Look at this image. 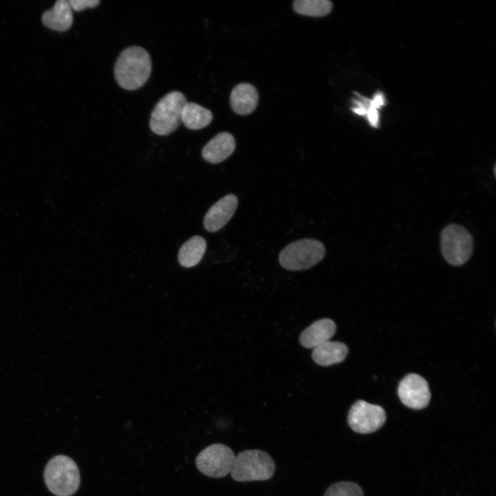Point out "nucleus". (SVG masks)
Returning a JSON list of instances; mask_svg holds the SVG:
<instances>
[{
    "mask_svg": "<svg viewBox=\"0 0 496 496\" xmlns=\"http://www.w3.org/2000/svg\"><path fill=\"white\" fill-rule=\"evenodd\" d=\"M336 331L335 323L331 319L318 320L306 328L300 335V344L307 349H314L327 342Z\"/></svg>",
    "mask_w": 496,
    "mask_h": 496,
    "instance_id": "obj_12",
    "label": "nucleus"
},
{
    "mask_svg": "<svg viewBox=\"0 0 496 496\" xmlns=\"http://www.w3.org/2000/svg\"><path fill=\"white\" fill-rule=\"evenodd\" d=\"M324 496H364L362 488L352 482H340L331 485Z\"/></svg>",
    "mask_w": 496,
    "mask_h": 496,
    "instance_id": "obj_19",
    "label": "nucleus"
},
{
    "mask_svg": "<svg viewBox=\"0 0 496 496\" xmlns=\"http://www.w3.org/2000/svg\"><path fill=\"white\" fill-rule=\"evenodd\" d=\"M473 249V238L464 227L451 224L441 234V250L444 259L453 266L464 264Z\"/></svg>",
    "mask_w": 496,
    "mask_h": 496,
    "instance_id": "obj_6",
    "label": "nucleus"
},
{
    "mask_svg": "<svg viewBox=\"0 0 496 496\" xmlns=\"http://www.w3.org/2000/svg\"><path fill=\"white\" fill-rule=\"evenodd\" d=\"M275 468L274 462L267 453L252 449L235 457L230 473L236 482L265 481L272 477Z\"/></svg>",
    "mask_w": 496,
    "mask_h": 496,
    "instance_id": "obj_3",
    "label": "nucleus"
},
{
    "mask_svg": "<svg viewBox=\"0 0 496 496\" xmlns=\"http://www.w3.org/2000/svg\"><path fill=\"white\" fill-rule=\"evenodd\" d=\"M347 421L353 431L370 433L383 426L386 421V413L380 406L358 400L350 409Z\"/></svg>",
    "mask_w": 496,
    "mask_h": 496,
    "instance_id": "obj_8",
    "label": "nucleus"
},
{
    "mask_svg": "<svg viewBox=\"0 0 496 496\" xmlns=\"http://www.w3.org/2000/svg\"><path fill=\"white\" fill-rule=\"evenodd\" d=\"M213 119L211 112L194 102H187L182 110L181 122L193 130L203 129L209 125Z\"/></svg>",
    "mask_w": 496,
    "mask_h": 496,
    "instance_id": "obj_16",
    "label": "nucleus"
},
{
    "mask_svg": "<svg viewBox=\"0 0 496 496\" xmlns=\"http://www.w3.org/2000/svg\"><path fill=\"white\" fill-rule=\"evenodd\" d=\"M235 455L227 446L217 443L204 448L196 459V465L203 474L214 478L226 476L231 471Z\"/></svg>",
    "mask_w": 496,
    "mask_h": 496,
    "instance_id": "obj_7",
    "label": "nucleus"
},
{
    "mask_svg": "<svg viewBox=\"0 0 496 496\" xmlns=\"http://www.w3.org/2000/svg\"><path fill=\"white\" fill-rule=\"evenodd\" d=\"M348 354V347L340 342H325L313 349L312 359L318 364L330 366L342 362Z\"/></svg>",
    "mask_w": 496,
    "mask_h": 496,
    "instance_id": "obj_15",
    "label": "nucleus"
},
{
    "mask_svg": "<svg viewBox=\"0 0 496 496\" xmlns=\"http://www.w3.org/2000/svg\"><path fill=\"white\" fill-rule=\"evenodd\" d=\"M152 72V59L148 52L140 46L123 50L115 63L114 73L117 83L127 90H136L148 81Z\"/></svg>",
    "mask_w": 496,
    "mask_h": 496,
    "instance_id": "obj_1",
    "label": "nucleus"
},
{
    "mask_svg": "<svg viewBox=\"0 0 496 496\" xmlns=\"http://www.w3.org/2000/svg\"><path fill=\"white\" fill-rule=\"evenodd\" d=\"M237 206L238 198L234 194H227L218 200L204 217L205 229L215 232L223 228L233 216Z\"/></svg>",
    "mask_w": 496,
    "mask_h": 496,
    "instance_id": "obj_10",
    "label": "nucleus"
},
{
    "mask_svg": "<svg viewBox=\"0 0 496 496\" xmlns=\"http://www.w3.org/2000/svg\"><path fill=\"white\" fill-rule=\"evenodd\" d=\"M258 102V91L249 83H240L236 85L231 92V107L238 114H251L256 109Z\"/></svg>",
    "mask_w": 496,
    "mask_h": 496,
    "instance_id": "obj_13",
    "label": "nucleus"
},
{
    "mask_svg": "<svg viewBox=\"0 0 496 496\" xmlns=\"http://www.w3.org/2000/svg\"><path fill=\"white\" fill-rule=\"evenodd\" d=\"M42 22L52 30L64 32L69 30L72 25L73 15L68 1H57L51 9L43 12Z\"/></svg>",
    "mask_w": 496,
    "mask_h": 496,
    "instance_id": "obj_14",
    "label": "nucleus"
},
{
    "mask_svg": "<svg viewBox=\"0 0 496 496\" xmlns=\"http://www.w3.org/2000/svg\"><path fill=\"white\" fill-rule=\"evenodd\" d=\"M206 247V241L203 237H192L179 249L178 259L180 265L187 268L196 265L202 259Z\"/></svg>",
    "mask_w": 496,
    "mask_h": 496,
    "instance_id": "obj_17",
    "label": "nucleus"
},
{
    "mask_svg": "<svg viewBox=\"0 0 496 496\" xmlns=\"http://www.w3.org/2000/svg\"><path fill=\"white\" fill-rule=\"evenodd\" d=\"M236 148L234 136L221 132L212 138L203 148L202 156L206 161L216 164L227 158Z\"/></svg>",
    "mask_w": 496,
    "mask_h": 496,
    "instance_id": "obj_11",
    "label": "nucleus"
},
{
    "mask_svg": "<svg viewBox=\"0 0 496 496\" xmlns=\"http://www.w3.org/2000/svg\"><path fill=\"white\" fill-rule=\"evenodd\" d=\"M187 102L186 96L179 91L165 94L151 114L150 130L159 136H167L174 132L181 122L182 110Z\"/></svg>",
    "mask_w": 496,
    "mask_h": 496,
    "instance_id": "obj_4",
    "label": "nucleus"
},
{
    "mask_svg": "<svg viewBox=\"0 0 496 496\" xmlns=\"http://www.w3.org/2000/svg\"><path fill=\"white\" fill-rule=\"evenodd\" d=\"M44 479L48 488L56 496H71L78 490L81 478L75 462L65 455H56L47 464Z\"/></svg>",
    "mask_w": 496,
    "mask_h": 496,
    "instance_id": "obj_2",
    "label": "nucleus"
},
{
    "mask_svg": "<svg viewBox=\"0 0 496 496\" xmlns=\"http://www.w3.org/2000/svg\"><path fill=\"white\" fill-rule=\"evenodd\" d=\"M68 1L71 9L77 12L86 8H95L100 3L99 0H69Z\"/></svg>",
    "mask_w": 496,
    "mask_h": 496,
    "instance_id": "obj_20",
    "label": "nucleus"
},
{
    "mask_svg": "<svg viewBox=\"0 0 496 496\" xmlns=\"http://www.w3.org/2000/svg\"><path fill=\"white\" fill-rule=\"evenodd\" d=\"M401 402L413 409L425 408L431 400L428 384L422 376L410 373L400 382L397 389Z\"/></svg>",
    "mask_w": 496,
    "mask_h": 496,
    "instance_id": "obj_9",
    "label": "nucleus"
},
{
    "mask_svg": "<svg viewBox=\"0 0 496 496\" xmlns=\"http://www.w3.org/2000/svg\"><path fill=\"white\" fill-rule=\"evenodd\" d=\"M293 7L300 14L324 17L331 12L332 3L328 0H296L293 2Z\"/></svg>",
    "mask_w": 496,
    "mask_h": 496,
    "instance_id": "obj_18",
    "label": "nucleus"
},
{
    "mask_svg": "<svg viewBox=\"0 0 496 496\" xmlns=\"http://www.w3.org/2000/svg\"><path fill=\"white\" fill-rule=\"evenodd\" d=\"M325 248L318 240L304 238L285 247L279 254L280 265L288 270L298 271L310 268L324 256Z\"/></svg>",
    "mask_w": 496,
    "mask_h": 496,
    "instance_id": "obj_5",
    "label": "nucleus"
}]
</instances>
